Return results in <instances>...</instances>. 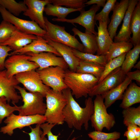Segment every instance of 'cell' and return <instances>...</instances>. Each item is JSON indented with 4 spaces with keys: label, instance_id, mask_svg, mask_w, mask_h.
<instances>
[{
    "label": "cell",
    "instance_id": "cell-37",
    "mask_svg": "<svg viewBox=\"0 0 140 140\" xmlns=\"http://www.w3.org/2000/svg\"><path fill=\"white\" fill-rule=\"evenodd\" d=\"M88 135L93 140H117L120 138L121 134L116 131L108 133L95 130L89 132Z\"/></svg>",
    "mask_w": 140,
    "mask_h": 140
},
{
    "label": "cell",
    "instance_id": "cell-13",
    "mask_svg": "<svg viewBox=\"0 0 140 140\" xmlns=\"http://www.w3.org/2000/svg\"><path fill=\"white\" fill-rule=\"evenodd\" d=\"M125 77L121 67L118 68L94 86L88 95L91 97L97 95H102L120 84Z\"/></svg>",
    "mask_w": 140,
    "mask_h": 140
},
{
    "label": "cell",
    "instance_id": "cell-6",
    "mask_svg": "<svg viewBox=\"0 0 140 140\" xmlns=\"http://www.w3.org/2000/svg\"><path fill=\"white\" fill-rule=\"evenodd\" d=\"M46 33L44 35L52 41L62 44L84 53V47L74 36L67 32L64 26L54 24L44 16Z\"/></svg>",
    "mask_w": 140,
    "mask_h": 140
},
{
    "label": "cell",
    "instance_id": "cell-25",
    "mask_svg": "<svg viewBox=\"0 0 140 140\" xmlns=\"http://www.w3.org/2000/svg\"><path fill=\"white\" fill-rule=\"evenodd\" d=\"M74 36H78L84 47V53L94 54L96 52L98 47L96 36L92 33L83 32L75 27L72 29Z\"/></svg>",
    "mask_w": 140,
    "mask_h": 140
},
{
    "label": "cell",
    "instance_id": "cell-45",
    "mask_svg": "<svg viewBox=\"0 0 140 140\" xmlns=\"http://www.w3.org/2000/svg\"><path fill=\"white\" fill-rule=\"evenodd\" d=\"M124 136L127 137L126 140H136L137 138L134 132L130 129L127 128V130L124 134Z\"/></svg>",
    "mask_w": 140,
    "mask_h": 140
},
{
    "label": "cell",
    "instance_id": "cell-19",
    "mask_svg": "<svg viewBox=\"0 0 140 140\" xmlns=\"http://www.w3.org/2000/svg\"><path fill=\"white\" fill-rule=\"evenodd\" d=\"M37 36V38L36 39L34 40L30 43L21 49L13 51L10 53V55L25 54L29 52L38 54L40 52H46L52 53L58 56L61 57L60 54L55 49L47 43V40L42 37Z\"/></svg>",
    "mask_w": 140,
    "mask_h": 140
},
{
    "label": "cell",
    "instance_id": "cell-10",
    "mask_svg": "<svg viewBox=\"0 0 140 140\" xmlns=\"http://www.w3.org/2000/svg\"><path fill=\"white\" fill-rule=\"evenodd\" d=\"M0 13L3 20L12 24L18 30L24 33L43 37L46 31L41 28L35 22L19 18L0 5Z\"/></svg>",
    "mask_w": 140,
    "mask_h": 140
},
{
    "label": "cell",
    "instance_id": "cell-43",
    "mask_svg": "<svg viewBox=\"0 0 140 140\" xmlns=\"http://www.w3.org/2000/svg\"><path fill=\"white\" fill-rule=\"evenodd\" d=\"M126 75L132 80H134L138 83L140 82V70L137 69L133 72H129Z\"/></svg>",
    "mask_w": 140,
    "mask_h": 140
},
{
    "label": "cell",
    "instance_id": "cell-30",
    "mask_svg": "<svg viewBox=\"0 0 140 140\" xmlns=\"http://www.w3.org/2000/svg\"><path fill=\"white\" fill-rule=\"evenodd\" d=\"M140 53V44L136 45L127 53L121 67L125 74L126 75L133 67L139 58Z\"/></svg>",
    "mask_w": 140,
    "mask_h": 140
},
{
    "label": "cell",
    "instance_id": "cell-16",
    "mask_svg": "<svg viewBox=\"0 0 140 140\" xmlns=\"http://www.w3.org/2000/svg\"><path fill=\"white\" fill-rule=\"evenodd\" d=\"M24 1L27 9L23 12V15L28 17L41 28L46 31L43 13L45 6L50 3L49 0H24Z\"/></svg>",
    "mask_w": 140,
    "mask_h": 140
},
{
    "label": "cell",
    "instance_id": "cell-20",
    "mask_svg": "<svg viewBox=\"0 0 140 140\" xmlns=\"http://www.w3.org/2000/svg\"><path fill=\"white\" fill-rule=\"evenodd\" d=\"M139 0H129L128 6L120 31L114 38V43L120 41L130 42L131 33L130 29L131 17L134 10Z\"/></svg>",
    "mask_w": 140,
    "mask_h": 140
},
{
    "label": "cell",
    "instance_id": "cell-27",
    "mask_svg": "<svg viewBox=\"0 0 140 140\" xmlns=\"http://www.w3.org/2000/svg\"><path fill=\"white\" fill-rule=\"evenodd\" d=\"M133 46L130 42H113L110 45L105 55L107 62L124 53H127L131 49Z\"/></svg>",
    "mask_w": 140,
    "mask_h": 140
},
{
    "label": "cell",
    "instance_id": "cell-17",
    "mask_svg": "<svg viewBox=\"0 0 140 140\" xmlns=\"http://www.w3.org/2000/svg\"><path fill=\"white\" fill-rule=\"evenodd\" d=\"M43 37L47 40V43L60 54L68 65L69 70L76 72L81 60L74 55L72 48L62 44L53 41L45 36Z\"/></svg>",
    "mask_w": 140,
    "mask_h": 140
},
{
    "label": "cell",
    "instance_id": "cell-4",
    "mask_svg": "<svg viewBox=\"0 0 140 140\" xmlns=\"http://www.w3.org/2000/svg\"><path fill=\"white\" fill-rule=\"evenodd\" d=\"M16 89L21 95L23 104L18 106L19 115H44L46 110V104L44 101L45 97L38 92H28L24 88L17 85Z\"/></svg>",
    "mask_w": 140,
    "mask_h": 140
},
{
    "label": "cell",
    "instance_id": "cell-24",
    "mask_svg": "<svg viewBox=\"0 0 140 140\" xmlns=\"http://www.w3.org/2000/svg\"><path fill=\"white\" fill-rule=\"evenodd\" d=\"M123 96L120 107L124 109L140 102V87L132 82L129 85Z\"/></svg>",
    "mask_w": 140,
    "mask_h": 140
},
{
    "label": "cell",
    "instance_id": "cell-11",
    "mask_svg": "<svg viewBox=\"0 0 140 140\" xmlns=\"http://www.w3.org/2000/svg\"><path fill=\"white\" fill-rule=\"evenodd\" d=\"M15 77L30 92H38L45 97L50 89L43 82L38 73L35 70L26 71L16 74Z\"/></svg>",
    "mask_w": 140,
    "mask_h": 140
},
{
    "label": "cell",
    "instance_id": "cell-21",
    "mask_svg": "<svg viewBox=\"0 0 140 140\" xmlns=\"http://www.w3.org/2000/svg\"><path fill=\"white\" fill-rule=\"evenodd\" d=\"M37 38L36 35L26 33L17 29L13 32L9 39L0 43V45H8L12 50L16 51L30 44Z\"/></svg>",
    "mask_w": 140,
    "mask_h": 140
},
{
    "label": "cell",
    "instance_id": "cell-5",
    "mask_svg": "<svg viewBox=\"0 0 140 140\" xmlns=\"http://www.w3.org/2000/svg\"><path fill=\"white\" fill-rule=\"evenodd\" d=\"M104 100L102 95H97L93 101L94 111L90 120L95 131H102L104 128L109 131L116 123L113 115L107 113Z\"/></svg>",
    "mask_w": 140,
    "mask_h": 140
},
{
    "label": "cell",
    "instance_id": "cell-42",
    "mask_svg": "<svg viewBox=\"0 0 140 140\" xmlns=\"http://www.w3.org/2000/svg\"><path fill=\"white\" fill-rule=\"evenodd\" d=\"M11 50V48L8 46L0 45V71L5 69V59L8 56L10 55L9 52Z\"/></svg>",
    "mask_w": 140,
    "mask_h": 140
},
{
    "label": "cell",
    "instance_id": "cell-47",
    "mask_svg": "<svg viewBox=\"0 0 140 140\" xmlns=\"http://www.w3.org/2000/svg\"><path fill=\"white\" fill-rule=\"evenodd\" d=\"M134 68H136L137 69L140 70V61L138 62L137 63L134 65L133 67Z\"/></svg>",
    "mask_w": 140,
    "mask_h": 140
},
{
    "label": "cell",
    "instance_id": "cell-26",
    "mask_svg": "<svg viewBox=\"0 0 140 140\" xmlns=\"http://www.w3.org/2000/svg\"><path fill=\"white\" fill-rule=\"evenodd\" d=\"M130 29L132 35L130 39L134 47L140 44V0L136 5L131 17Z\"/></svg>",
    "mask_w": 140,
    "mask_h": 140
},
{
    "label": "cell",
    "instance_id": "cell-32",
    "mask_svg": "<svg viewBox=\"0 0 140 140\" xmlns=\"http://www.w3.org/2000/svg\"><path fill=\"white\" fill-rule=\"evenodd\" d=\"M0 5L16 17L22 12H25L27 9L24 1L18 3L14 0H0Z\"/></svg>",
    "mask_w": 140,
    "mask_h": 140
},
{
    "label": "cell",
    "instance_id": "cell-9",
    "mask_svg": "<svg viewBox=\"0 0 140 140\" xmlns=\"http://www.w3.org/2000/svg\"><path fill=\"white\" fill-rule=\"evenodd\" d=\"M30 57L25 54H18L9 57L4 63L8 77L11 78L19 73L38 68L36 63L29 60Z\"/></svg>",
    "mask_w": 140,
    "mask_h": 140
},
{
    "label": "cell",
    "instance_id": "cell-29",
    "mask_svg": "<svg viewBox=\"0 0 140 140\" xmlns=\"http://www.w3.org/2000/svg\"><path fill=\"white\" fill-rule=\"evenodd\" d=\"M104 68L102 65L81 60L76 72L90 74L99 79Z\"/></svg>",
    "mask_w": 140,
    "mask_h": 140
},
{
    "label": "cell",
    "instance_id": "cell-2",
    "mask_svg": "<svg viewBox=\"0 0 140 140\" xmlns=\"http://www.w3.org/2000/svg\"><path fill=\"white\" fill-rule=\"evenodd\" d=\"M99 78L88 74L66 70L64 82L72 94L78 99L87 97L92 89L98 83Z\"/></svg>",
    "mask_w": 140,
    "mask_h": 140
},
{
    "label": "cell",
    "instance_id": "cell-22",
    "mask_svg": "<svg viewBox=\"0 0 140 140\" xmlns=\"http://www.w3.org/2000/svg\"><path fill=\"white\" fill-rule=\"evenodd\" d=\"M99 22V25L97 26L98 32L96 41L98 49L96 55H105L113 42L110 37L107 23L101 21Z\"/></svg>",
    "mask_w": 140,
    "mask_h": 140
},
{
    "label": "cell",
    "instance_id": "cell-14",
    "mask_svg": "<svg viewBox=\"0 0 140 140\" xmlns=\"http://www.w3.org/2000/svg\"><path fill=\"white\" fill-rule=\"evenodd\" d=\"M25 54L30 56L29 61L35 62L38 65V70L51 66H58L66 70L69 68L62 57H58L52 53L42 52L36 54L29 52Z\"/></svg>",
    "mask_w": 140,
    "mask_h": 140
},
{
    "label": "cell",
    "instance_id": "cell-8",
    "mask_svg": "<svg viewBox=\"0 0 140 140\" xmlns=\"http://www.w3.org/2000/svg\"><path fill=\"white\" fill-rule=\"evenodd\" d=\"M66 71L58 66L50 67L36 71L44 84L59 92L68 88L64 82Z\"/></svg>",
    "mask_w": 140,
    "mask_h": 140
},
{
    "label": "cell",
    "instance_id": "cell-46",
    "mask_svg": "<svg viewBox=\"0 0 140 140\" xmlns=\"http://www.w3.org/2000/svg\"><path fill=\"white\" fill-rule=\"evenodd\" d=\"M134 133L137 139L140 138V127L134 124H131L127 127Z\"/></svg>",
    "mask_w": 140,
    "mask_h": 140
},
{
    "label": "cell",
    "instance_id": "cell-12",
    "mask_svg": "<svg viewBox=\"0 0 140 140\" xmlns=\"http://www.w3.org/2000/svg\"><path fill=\"white\" fill-rule=\"evenodd\" d=\"M100 7L96 5H92L88 10L86 11L84 9L80 12V15L77 17L73 19H58L53 18L52 20L58 22H66L72 24H79L85 28V32L92 33L96 36L97 32L95 30L96 22L95 17L96 12L100 9Z\"/></svg>",
    "mask_w": 140,
    "mask_h": 140
},
{
    "label": "cell",
    "instance_id": "cell-34",
    "mask_svg": "<svg viewBox=\"0 0 140 140\" xmlns=\"http://www.w3.org/2000/svg\"><path fill=\"white\" fill-rule=\"evenodd\" d=\"M127 53L114 58L107 62L104 66V71L99 79L98 83L102 81L108 75L115 69L121 67Z\"/></svg>",
    "mask_w": 140,
    "mask_h": 140
},
{
    "label": "cell",
    "instance_id": "cell-3",
    "mask_svg": "<svg viewBox=\"0 0 140 140\" xmlns=\"http://www.w3.org/2000/svg\"><path fill=\"white\" fill-rule=\"evenodd\" d=\"M46 110L44 114L46 122L55 125H62L64 123L63 110L66 105L67 99L62 92L50 89L45 97Z\"/></svg>",
    "mask_w": 140,
    "mask_h": 140
},
{
    "label": "cell",
    "instance_id": "cell-48",
    "mask_svg": "<svg viewBox=\"0 0 140 140\" xmlns=\"http://www.w3.org/2000/svg\"><path fill=\"white\" fill-rule=\"evenodd\" d=\"M136 140H140V138L137 139Z\"/></svg>",
    "mask_w": 140,
    "mask_h": 140
},
{
    "label": "cell",
    "instance_id": "cell-7",
    "mask_svg": "<svg viewBox=\"0 0 140 140\" xmlns=\"http://www.w3.org/2000/svg\"><path fill=\"white\" fill-rule=\"evenodd\" d=\"M46 120L45 117L43 115L21 116L13 113L4 121L6 125L1 128L0 132L11 136L16 129H21L34 124H40L46 122Z\"/></svg>",
    "mask_w": 140,
    "mask_h": 140
},
{
    "label": "cell",
    "instance_id": "cell-41",
    "mask_svg": "<svg viewBox=\"0 0 140 140\" xmlns=\"http://www.w3.org/2000/svg\"><path fill=\"white\" fill-rule=\"evenodd\" d=\"M40 125V124H37L34 128L29 126L31 131L28 134L30 136V140H47L45 136H43V131L41 129Z\"/></svg>",
    "mask_w": 140,
    "mask_h": 140
},
{
    "label": "cell",
    "instance_id": "cell-36",
    "mask_svg": "<svg viewBox=\"0 0 140 140\" xmlns=\"http://www.w3.org/2000/svg\"><path fill=\"white\" fill-rule=\"evenodd\" d=\"M7 102L5 97H0V124L4 118L10 115L14 111H18V106L16 104L12 106Z\"/></svg>",
    "mask_w": 140,
    "mask_h": 140
},
{
    "label": "cell",
    "instance_id": "cell-44",
    "mask_svg": "<svg viewBox=\"0 0 140 140\" xmlns=\"http://www.w3.org/2000/svg\"><path fill=\"white\" fill-rule=\"evenodd\" d=\"M106 0H90L87 1L85 3V5L87 6L93 4H96L99 7H103L106 3Z\"/></svg>",
    "mask_w": 140,
    "mask_h": 140
},
{
    "label": "cell",
    "instance_id": "cell-33",
    "mask_svg": "<svg viewBox=\"0 0 140 140\" xmlns=\"http://www.w3.org/2000/svg\"><path fill=\"white\" fill-rule=\"evenodd\" d=\"M74 55L81 61L92 62L105 66L107 62L105 55H98L81 52L72 48Z\"/></svg>",
    "mask_w": 140,
    "mask_h": 140
},
{
    "label": "cell",
    "instance_id": "cell-28",
    "mask_svg": "<svg viewBox=\"0 0 140 140\" xmlns=\"http://www.w3.org/2000/svg\"><path fill=\"white\" fill-rule=\"evenodd\" d=\"M45 7L44 11L48 16L56 17L58 19H64L72 12L80 11L84 9H72L48 4Z\"/></svg>",
    "mask_w": 140,
    "mask_h": 140
},
{
    "label": "cell",
    "instance_id": "cell-23",
    "mask_svg": "<svg viewBox=\"0 0 140 140\" xmlns=\"http://www.w3.org/2000/svg\"><path fill=\"white\" fill-rule=\"evenodd\" d=\"M132 81L126 75L124 80L120 84L102 95L104 100V104L107 109L116 101L122 100L123 94Z\"/></svg>",
    "mask_w": 140,
    "mask_h": 140
},
{
    "label": "cell",
    "instance_id": "cell-35",
    "mask_svg": "<svg viewBox=\"0 0 140 140\" xmlns=\"http://www.w3.org/2000/svg\"><path fill=\"white\" fill-rule=\"evenodd\" d=\"M102 10L97 14H96L95 20L106 22L108 24L110 23L109 15L111 11L113 10L116 0H107Z\"/></svg>",
    "mask_w": 140,
    "mask_h": 140
},
{
    "label": "cell",
    "instance_id": "cell-38",
    "mask_svg": "<svg viewBox=\"0 0 140 140\" xmlns=\"http://www.w3.org/2000/svg\"><path fill=\"white\" fill-rule=\"evenodd\" d=\"M50 3L61 6L64 5L72 9H84L87 0H49Z\"/></svg>",
    "mask_w": 140,
    "mask_h": 140
},
{
    "label": "cell",
    "instance_id": "cell-18",
    "mask_svg": "<svg viewBox=\"0 0 140 140\" xmlns=\"http://www.w3.org/2000/svg\"><path fill=\"white\" fill-rule=\"evenodd\" d=\"M129 2V0H121L120 2L116 1L115 4L110 21L107 26L110 37L113 40L116 35L118 27L123 19Z\"/></svg>",
    "mask_w": 140,
    "mask_h": 140
},
{
    "label": "cell",
    "instance_id": "cell-1",
    "mask_svg": "<svg viewBox=\"0 0 140 140\" xmlns=\"http://www.w3.org/2000/svg\"><path fill=\"white\" fill-rule=\"evenodd\" d=\"M62 93L66 97L67 104L63 110L64 122L68 127L80 130L83 126L87 130L89 127V121L94 111V105L92 98L89 97L85 101V106L80 107L74 98L71 90L67 88Z\"/></svg>",
    "mask_w": 140,
    "mask_h": 140
},
{
    "label": "cell",
    "instance_id": "cell-40",
    "mask_svg": "<svg viewBox=\"0 0 140 140\" xmlns=\"http://www.w3.org/2000/svg\"><path fill=\"white\" fill-rule=\"evenodd\" d=\"M55 125L51 124L47 122L44 123L40 124V128L43 130V135L45 136L46 135L47 136V140H58V138L60 135L59 134L56 135L53 134L51 129ZM77 138L75 137L71 140H75Z\"/></svg>",
    "mask_w": 140,
    "mask_h": 140
},
{
    "label": "cell",
    "instance_id": "cell-15",
    "mask_svg": "<svg viewBox=\"0 0 140 140\" xmlns=\"http://www.w3.org/2000/svg\"><path fill=\"white\" fill-rule=\"evenodd\" d=\"M19 83L15 76L10 78L8 77L6 69L0 71V97L4 96L8 103L11 102L14 105H16L22 99L15 88Z\"/></svg>",
    "mask_w": 140,
    "mask_h": 140
},
{
    "label": "cell",
    "instance_id": "cell-49",
    "mask_svg": "<svg viewBox=\"0 0 140 140\" xmlns=\"http://www.w3.org/2000/svg\"><path fill=\"white\" fill-rule=\"evenodd\" d=\"M92 140H93L92 139Z\"/></svg>",
    "mask_w": 140,
    "mask_h": 140
},
{
    "label": "cell",
    "instance_id": "cell-39",
    "mask_svg": "<svg viewBox=\"0 0 140 140\" xmlns=\"http://www.w3.org/2000/svg\"><path fill=\"white\" fill-rule=\"evenodd\" d=\"M17 29L12 24L3 20L0 24V44L9 39L13 32Z\"/></svg>",
    "mask_w": 140,
    "mask_h": 140
},
{
    "label": "cell",
    "instance_id": "cell-31",
    "mask_svg": "<svg viewBox=\"0 0 140 140\" xmlns=\"http://www.w3.org/2000/svg\"><path fill=\"white\" fill-rule=\"evenodd\" d=\"M123 123L126 127L134 124L140 127V106L137 107H129L122 111Z\"/></svg>",
    "mask_w": 140,
    "mask_h": 140
}]
</instances>
